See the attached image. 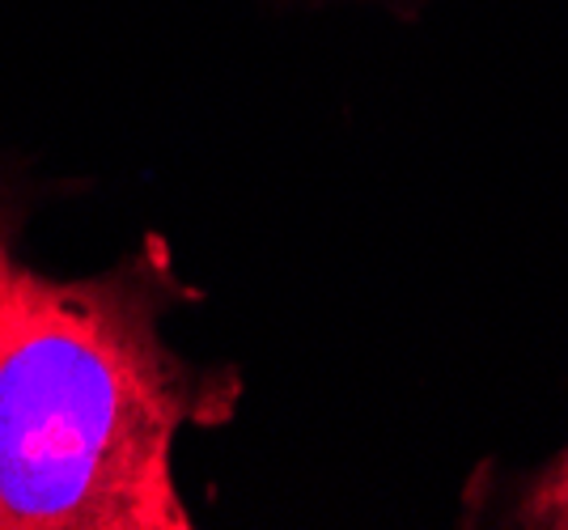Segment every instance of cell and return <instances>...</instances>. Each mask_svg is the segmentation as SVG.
I'll use <instances>...</instances> for the list:
<instances>
[{"label": "cell", "mask_w": 568, "mask_h": 530, "mask_svg": "<svg viewBox=\"0 0 568 530\" xmlns=\"http://www.w3.org/2000/svg\"><path fill=\"white\" fill-rule=\"evenodd\" d=\"M509 518L518 527L568 530V446L556 458H547L539 471L526 476Z\"/></svg>", "instance_id": "2"}, {"label": "cell", "mask_w": 568, "mask_h": 530, "mask_svg": "<svg viewBox=\"0 0 568 530\" xmlns=\"http://www.w3.org/2000/svg\"><path fill=\"white\" fill-rule=\"evenodd\" d=\"M200 293L166 238L115 267L55 281L18 255L0 208V530H187L174 483L183 429L242 399L234 365L183 357L162 323Z\"/></svg>", "instance_id": "1"}]
</instances>
